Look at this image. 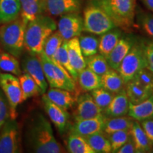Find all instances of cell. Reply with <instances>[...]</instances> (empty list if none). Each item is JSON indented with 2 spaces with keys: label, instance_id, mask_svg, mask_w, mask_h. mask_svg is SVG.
<instances>
[{
  "label": "cell",
  "instance_id": "cell-16",
  "mask_svg": "<svg viewBox=\"0 0 153 153\" xmlns=\"http://www.w3.org/2000/svg\"><path fill=\"white\" fill-rule=\"evenodd\" d=\"M136 41L131 38H120L119 41L116 44L111 52L108 54L106 58L111 69L117 70L122 60L129 52L133 44Z\"/></svg>",
  "mask_w": 153,
  "mask_h": 153
},
{
  "label": "cell",
  "instance_id": "cell-32",
  "mask_svg": "<svg viewBox=\"0 0 153 153\" xmlns=\"http://www.w3.org/2000/svg\"><path fill=\"white\" fill-rule=\"evenodd\" d=\"M66 148L70 153H95L83 137L73 133L67 137Z\"/></svg>",
  "mask_w": 153,
  "mask_h": 153
},
{
  "label": "cell",
  "instance_id": "cell-13",
  "mask_svg": "<svg viewBox=\"0 0 153 153\" xmlns=\"http://www.w3.org/2000/svg\"><path fill=\"white\" fill-rule=\"evenodd\" d=\"M106 118V116L102 114L95 118L75 120L74 125L70 127V133L84 137L104 131Z\"/></svg>",
  "mask_w": 153,
  "mask_h": 153
},
{
  "label": "cell",
  "instance_id": "cell-18",
  "mask_svg": "<svg viewBox=\"0 0 153 153\" xmlns=\"http://www.w3.org/2000/svg\"><path fill=\"white\" fill-rule=\"evenodd\" d=\"M73 92L60 88L51 87L45 94L50 100L61 108L68 110L74 106L76 99L74 97Z\"/></svg>",
  "mask_w": 153,
  "mask_h": 153
},
{
  "label": "cell",
  "instance_id": "cell-28",
  "mask_svg": "<svg viewBox=\"0 0 153 153\" xmlns=\"http://www.w3.org/2000/svg\"><path fill=\"white\" fill-rule=\"evenodd\" d=\"M83 137L95 153L111 152V143L108 135H106L104 131L91 134Z\"/></svg>",
  "mask_w": 153,
  "mask_h": 153
},
{
  "label": "cell",
  "instance_id": "cell-37",
  "mask_svg": "<svg viewBox=\"0 0 153 153\" xmlns=\"http://www.w3.org/2000/svg\"><path fill=\"white\" fill-rule=\"evenodd\" d=\"M139 27L149 39L153 41V14L148 11H141L137 15Z\"/></svg>",
  "mask_w": 153,
  "mask_h": 153
},
{
  "label": "cell",
  "instance_id": "cell-25",
  "mask_svg": "<svg viewBox=\"0 0 153 153\" xmlns=\"http://www.w3.org/2000/svg\"><path fill=\"white\" fill-rule=\"evenodd\" d=\"M21 4V15L29 22L43 14L45 9V0H19Z\"/></svg>",
  "mask_w": 153,
  "mask_h": 153
},
{
  "label": "cell",
  "instance_id": "cell-43",
  "mask_svg": "<svg viewBox=\"0 0 153 153\" xmlns=\"http://www.w3.org/2000/svg\"><path fill=\"white\" fill-rule=\"evenodd\" d=\"M139 122L148 139L153 145V118L143 120Z\"/></svg>",
  "mask_w": 153,
  "mask_h": 153
},
{
  "label": "cell",
  "instance_id": "cell-9",
  "mask_svg": "<svg viewBox=\"0 0 153 153\" xmlns=\"http://www.w3.org/2000/svg\"><path fill=\"white\" fill-rule=\"evenodd\" d=\"M20 136L16 119L9 118L0 129V153L21 152Z\"/></svg>",
  "mask_w": 153,
  "mask_h": 153
},
{
  "label": "cell",
  "instance_id": "cell-21",
  "mask_svg": "<svg viewBox=\"0 0 153 153\" xmlns=\"http://www.w3.org/2000/svg\"><path fill=\"white\" fill-rule=\"evenodd\" d=\"M121 36V30L118 27L112 28L101 35L99 38V53L106 57L119 41Z\"/></svg>",
  "mask_w": 153,
  "mask_h": 153
},
{
  "label": "cell",
  "instance_id": "cell-3",
  "mask_svg": "<svg viewBox=\"0 0 153 153\" xmlns=\"http://www.w3.org/2000/svg\"><path fill=\"white\" fill-rule=\"evenodd\" d=\"M28 22L20 15L10 22L0 26V45L6 52L17 58L24 53L25 31Z\"/></svg>",
  "mask_w": 153,
  "mask_h": 153
},
{
  "label": "cell",
  "instance_id": "cell-45",
  "mask_svg": "<svg viewBox=\"0 0 153 153\" xmlns=\"http://www.w3.org/2000/svg\"><path fill=\"white\" fill-rule=\"evenodd\" d=\"M147 9L153 14V0H141Z\"/></svg>",
  "mask_w": 153,
  "mask_h": 153
},
{
  "label": "cell",
  "instance_id": "cell-17",
  "mask_svg": "<svg viewBox=\"0 0 153 153\" xmlns=\"http://www.w3.org/2000/svg\"><path fill=\"white\" fill-rule=\"evenodd\" d=\"M130 101L126 89L116 93L108 106L103 111L106 117H118L128 115Z\"/></svg>",
  "mask_w": 153,
  "mask_h": 153
},
{
  "label": "cell",
  "instance_id": "cell-23",
  "mask_svg": "<svg viewBox=\"0 0 153 153\" xmlns=\"http://www.w3.org/2000/svg\"><path fill=\"white\" fill-rule=\"evenodd\" d=\"M19 0H0V25L10 22L21 15Z\"/></svg>",
  "mask_w": 153,
  "mask_h": 153
},
{
  "label": "cell",
  "instance_id": "cell-4",
  "mask_svg": "<svg viewBox=\"0 0 153 153\" xmlns=\"http://www.w3.org/2000/svg\"><path fill=\"white\" fill-rule=\"evenodd\" d=\"M93 2L108 15L116 27L126 30L134 25L136 0H94Z\"/></svg>",
  "mask_w": 153,
  "mask_h": 153
},
{
  "label": "cell",
  "instance_id": "cell-44",
  "mask_svg": "<svg viewBox=\"0 0 153 153\" xmlns=\"http://www.w3.org/2000/svg\"><path fill=\"white\" fill-rule=\"evenodd\" d=\"M137 152L136 148H135V143L133 138L131 137H129V139L124 144L122 145L118 150L116 151V153H135Z\"/></svg>",
  "mask_w": 153,
  "mask_h": 153
},
{
  "label": "cell",
  "instance_id": "cell-22",
  "mask_svg": "<svg viewBox=\"0 0 153 153\" xmlns=\"http://www.w3.org/2000/svg\"><path fill=\"white\" fill-rule=\"evenodd\" d=\"M131 134L135 143L137 152H149L152 150L153 145L148 139L140 123L137 120H134L131 128Z\"/></svg>",
  "mask_w": 153,
  "mask_h": 153
},
{
  "label": "cell",
  "instance_id": "cell-30",
  "mask_svg": "<svg viewBox=\"0 0 153 153\" xmlns=\"http://www.w3.org/2000/svg\"><path fill=\"white\" fill-rule=\"evenodd\" d=\"M126 88L128 98L130 103L133 104H139L145 99H148L152 94V92L139 85L134 79L127 82L126 84Z\"/></svg>",
  "mask_w": 153,
  "mask_h": 153
},
{
  "label": "cell",
  "instance_id": "cell-39",
  "mask_svg": "<svg viewBox=\"0 0 153 153\" xmlns=\"http://www.w3.org/2000/svg\"><path fill=\"white\" fill-rule=\"evenodd\" d=\"M130 137L131 129L116 131L108 135V137L111 145V152H116L129 139Z\"/></svg>",
  "mask_w": 153,
  "mask_h": 153
},
{
  "label": "cell",
  "instance_id": "cell-20",
  "mask_svg": "<svg viewBox=\"0 0 153 153\" xmlns=\"http://www.w3.org/2000/svg\"><path fill=\"white\" fill-rule=\"evenodd\" d=\"M128 115L137 121L153 118V94L137 104L130 103Z\"/></svg>",
  "mask_w": 153,
  "mask_h": 153
},
{
  "label": "cell",
  "instance_id": "cell-27",
  "mask_svg": "<svg viewBox=\"0 0 153 153\" xmlns=\"http://www.w3.org/2000/svg\"><path fill=\"white\" fill-rule=\"evenodd\" d=\"M51 60L57 65L64 68L71 75L74 81H77L78 73L72 68L69 60L68 54V41H64L60 47L51 57Z\"/></svg>",
  "mask_w": 153,
  "mask_h": 153
},
{
  "label": "cell",
  "instance_id": "cell-38",
  "mask_svg": "<svg viewBox=\"0 0 153 153\" xmlns=\"http://www.w3.org/2000/svg\"><path fill=\"white\" fill-rule=\"evenodd\" d=\"M63 41L64 40L60 36V34L59 33V32L57 30H55L48 37L44 43L42 52H43L48 57L51 58L60 47Z\"/></svg>",
  "mask_w": 153,
  "mask_h": 153
},
{
  "label": "cell",
  "instance_id": "cell-24",
  "mask_svg": "<svg viewBox=\"0 0 153 153\" xmlns=\"http://www.w3.org/2000/svg\"><path fill=\"white\" fill-rule=\"evenodd\" d=\"M77 82L82 90L85 92L101 87V76L96 74L87 67L78 73Z\"/></svg>",
  "mask_w": 153,
  "mask_h": 153
},
{
  "label": "cell",
  "instance_id": "cell-40",
  "mask_svg": "<svg viewBox=\"0 0 153 153\" xmlns=\"http://www.w3.org/2000/svg\"><path fill=\"white\" fill-rule=\"evenodd\" d=\"M133 79L153 93V73L148 69L145 68L140 70Z\"/></svg>",
  "mask_w": 153,
  "mask_h": 153
},
{
  "label": "cell",
  "instance_id": "cell-33",
  "mask_svg": "<svg viewBox=\"0 0 153 153\" xmlns=\"http://www.w3.org/2000/svg\"><path fill=\"white\" fill-rule=\"evenodd\" d=\"M18 77L22 90L24 101L27 100L28 99L35 96L42 94L39 86L35 82V80L27 73L23 72Z\"/></svg>",
  "mask_w": 153,
  "mask_h": 153
},
{
  "label": "cell",
  "instance_id": "cell-15",
  "mask_svg": "<svg viewBox=\"0 0 153 153\" xmlns=\"http://www.w3.org/2000/svg\"><path fill=\"white\" fill-rule=\"evenodd\" d=\"M81 5V0H45V9L54 16L79 12Z\"/></svg>",
  "mask_w": 153,
  "mask_h": 153
},
{
  "label": "cell",
  "instance_id": "cell-29",
  "mask_svg": "<svg viewBox=\"0 0 153 153\" xmlns=\"http://www.w3.org/2000/svg\"><path fill=\"white\" fill-rule=\"evenodd\" d=\"M134 120L128 115L118 117H107L104 128V133L108 135L116 131L131 129Z\"/></svg>",
  "mask_w": 153,
  "mask_h": 153
},
{
  "label": "cell",
  "instance_id": "cell-2",
  "mask_svg": "<svg viewBox=\"0 0 153 153\" xmlns=\"http://www.w3.org/2000/svg\"><path fill=\"white\" fill-rule=\"evenodd\" d=\"M56 30L57 24L51 17L39 15L28 22L25 31V49L31 54H40L48 37Z\"/></svg>",
  "mask_w": 153,
  "mask_h": 153
},
{
  "label": "cell",
  "instance_id": "cell-35",
  "mask_svg": "<svg viewBox=\"0 0 153 153\" xmlns=\"http://www.w3.org/2000/svg\"><path fill=\"white\" fill-rule=\"evenodd\" d=\"M85 61L87 68L99 76H102L111 69L106 57L100 53L85 57Z\"/></svg>",
  "mask_w": 153,
  "mask_h": 153
},
{
  "label": "cell",
  "instance_id": "cell-47",
  "mask_svg": "<svg viewBox=\"0 0 153 153\" xmlns=\"http://www.w3.org/2000/svg\"><path fill=\"white\" fill-rule=\"evenodd\" d=\"M0 52H1V51H0Z\"/></svg>",
  "mask_w": 153,
  "mask_h": 153
},
{
  "label": "cell",
  "instance_id": "cell-42",
  "mask_svg": "<svg viewBox=\"0 0 153 153\" xmlns=\"http://www.w3.org/2000/svg\"><path fill=\"white\" fill-rule=\"evenodd\" d=\"M143 43L146 60V68L153 73V41L150 39L144 40Z\"/></svg>",
  "mask_w": 153,
  "mask_h": 153
},
{
  "label": "cell",
  "instance_id": "cell-5",
  "mask_svg": "<svg viewBox=\"0 0 153 153\" xmlns=\"http://www.w3.org/2000/svg\"><path fill=\"white\" fill-rule=\"evenodd\" d=\"M38 56L41 62L45 79L50 87L76 92V82L68 71L57 65L43 52L38 54Z\"/></svg>",
  "mask_w": 153,
  "mask_h": 153
},
{
  "label": "cell",
  "instance_id": "cell-31",
  "mask_svg": "<svg viewBox=\"0 0 153 153\" xmlns=\"http://www.w3.org/2000/svg\"><path fill=\"white\" fill-rule=\"evenodd\" d=\"M0 70L19 76L22 74V70L18 58L7 52H0Z\"/></svg>",
  "mask_w": 153,
  "mask_h": 153
},
{
  "label": "cell",
  "instance_id": "cell-11",
  "mask_svg": "<svg viewBox=\"0 0 153 153\" xmlns=\"http://www.w3.org/2000/svg\"><path fill=\"white\" fill-rule=\"evenodd\" d=\"M57 28L64 41L79 37L83 31V18L79 12L62 15L57 22Z\"/></svg>",
  "mask_w": 153,
  "mask_h": 153
},
{
  "label": "cell",
  "instance_id": "cell-46",
  "mask_svg": "<svg viewBox=\"0 0 153 153\" xmlns=\"http://www.w3.org/2000/svg\"><path fill=\"white\" fill-rule=\"evenodd\" d=\"M152 94H153V93H152Z\"/></svg>",
  "mask_w": 153,
  "mask_h": 153
},
{
  "label": "cell",
  "instance_id": "cell-7",
  "mask_svg": "<svg viewBox=\"0 0 153 153\" xmlns=\"http://www.w3.org/2000/svg\"><path fill=\"white\" fill-rule=\"evenodd\" d=\"M146 68L143 41H135L118 67L117 71L125 84L133 79L140 70Z\"/></svg>",
  "mask_w": 153,
  "mask_h": 153
},
{
  "label": "cell",
  "instance_id": "cell-12",
  "mask_svg": "<svg viewBox=\"0 0 153 153\" xmlns=\"http://www.w3.org/2000/svg\"><path fill=\"white\" fill-rule=\"evenodd\" d=\"M42 102L45 112L48 116L50 120L54 124L55 128L60 134L65 133L68 127L70 114L68 110L61 108L52 102L45 94H42Z\"/></svg>",
  "mask_w": 153,
  "mask_h": 153
},
{
  "label": "cell",
  "instance_id": "cell-19",
  "mask_svg": "<svg viewBox=\"0 0 153 153\" xmlns=\"http://www.w3.org/2000/svg\"><path fill=\"white\" fill-rule=\"evenodd\" d=\"M68 54L70 64L77 73L87 67L85 57L80 48L78 37L68 41Z\"/></svg>",
  "mask_w": 153,
  "mask_h": 153
},
{
  "label": "cell",
  "instance_id": "cell-1",
  "mask_svg": "<svg viewBox=\"0 0 153 153\" xmlns=\"http://www.w3.org/2000/svg\"><path fill=\"white\" fill-rule=\"evenodd\" d=\"M28 151L35 153H61L65 150L57 141L49 120L41 113L28 120L24 134Z\"/></svg>",
  "mask_w": 153,
  "mask_h": 153
},
{
  "label": "cell",
  "instance_id": "cell-6",
  "mask_svg": "<svg viewBox=\"0 0 153 153\" xmlns=\"http://www.w3.org/2000/svg\"><path fill=\"white\" fill-rule=\"evenodd\" d=\"M83 31L101 36L116 27L111 19L99 6L92 2L83 12Z\"/></svg>",
  "mask_w": 153,
  "mask_h": 153
},
{
  "label": "cell",
  "instance_id": "cell-14",
  "mask_svg": "<svg viewBox=\"0 0 153 153\" xmlns=\"http://www.w3.org/2000/svg\"><path fill=\"white\" fill-rule=\"evenodd\" d=\"M77 106L74 120H79L95 118L103 114V111L97 106L91 94H84L77 99Z\"/></svg>",
  "mask_w": 153,
  "mask_h": 153
},
{
  "label": "cell",
  "instance_id": "cell-10",
  "mask_svg": "<svg viewBox=\"0 0 153 153\" xmlns=\"http://www.w3.org/2000/svg\"><path fill=\"white\" fill-rule=\"evenodd\" d=\"M23 72L27 73L31 76L39 86L41 94H45L47 91L48 84L45 79L43 67L38 55L28 53L24 55L21 63Z\"/></svg>",
  "mask_w": 153,
  "mask_h": 153
},
{
  "label": "cell",
  "instance_id": "cell-36",
  "mask_svg": "<svg viewBox=\"0 0 153 153\" xmlns=\"http://www.w3.org/2000/svg\"><path fill=\"white\" fill-rule=\"evenodd\" d=\"M115 94H116L111 92L103 87L97 88L91 91L94 101L103 111L109 105Z\"/></svg>",
  "mask_w": 153,
  "mask_h": 153
},
{
  "label": "cell",
  "instance_id": "cell-8",
  "mask_svg": "<svg viewBox=\"0 0 153 153\" xmlns=\"http://www.w3.org/2000/svg\"><path fill=\"white\" fill-rule=\"evenodd\" d=\"M0 88L8 101L9 118L16 119L17 107L24 101L19 77L9 73H0Z\"/></svg>",
  "mask_w": 153,
  "mask_h": 153
},
{
  "label": "cell",
  "instance_id": "cell-41",
  "mask_svg": "<svg viewBox=\"0 0 153 153\" xmlns=\"http://www.w3.org/2000/svg\"><path fill=\"white\" fill-rule=\"evenodd\" d=\"M9 118V106L3 91L0 90V129Z\"/></svg>",
  "mask_w": 153,
  "mask_h": 153
},
{
  "label": "cell",
  "instance_id": "cell-26",
  "mask_svg": "<svg viewBox=\"0 0 153 153\" xmlns=\"http://www.w3.org/2000/svg\"><path fill=\"white\" fill-rule=\"evenodd\" d=\"M101 87L114 94L124 89L126 84L117 70L110 69L108 72L101 76Z\"/></svg>",
  "mask_w": 153,
  "mask_h": 153
},
{
  "label": "cell",
  "instance_id": "cell-34",
  "mask_svg": "<svg viewBox=\"0 0 153 153\" xmlns=\"http://www.w3.org/2000/svg\"><path fill=\"white\" fill-rule=\"evenodd\" d=\"M78 38L84 57H90L99 53V38L94 35H80Z\"/></svg>",
  "mask_w": 153,
  "mask_h": 153
}]
</instances>
